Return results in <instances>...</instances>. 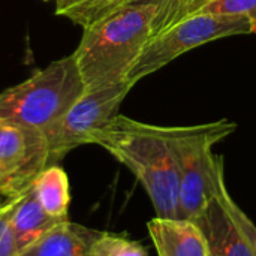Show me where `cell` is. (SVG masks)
Returning <instances> with one entry per match:
<instances>
[{
  "instance_id": "6da1fadb",
  "label": "cell",
  "mask_w": 256,
  "mask_h": 256,
  "mask_svg": "<svg viewBox=\"0 0 256 256\" xmlns=\"http://www.w3.org/2000/svg\"><path fill=\"white\" fill-rule=\"evenodd\" d=\"M92 144L104 147L136 177L158 218H180V183L164 126L117 114L99 129Z\"/></svg>"
},
{
  "instance_id": "7a4b0ae2",
  "label": "cell",
  "mask_w": 256,
  "mask_h": 256,
  "mask_svg": "<svg viewBox=\"0 0 256 256\" xmlns=\"http://www.w3.org/2000/svg\"><path fill=\"white\" fill-rule=\"evenodd\" d=\"M156 6H123L84 28L75 50L86 90L128 81L152 38Z\"/></svg>"
},
{
  "instance_id": "3957f363",
  "label": "cell",
  "mask_w": 256,
  "mask_h": 256,
  "mask_svg": "<svg viewBox=\"0 0 256 256\" xmlns=\"http://www.w3.org/2000/svg\"><path fill=\"white\" fill-rule=\"evenodd\" d=\"M84 92L86 84L72 52L0 93V123L45 135Z\"/></svg>"
},
{
  "instance_id": "277c9868",
  "label": "cell",
  "mask_w": 256,
  "mask_h": 256,
  "mask_svg": "<svg viewBox=\"0 0 256 256\" xmlns=\"http://www.w3.org/2000/svg\"><path fill=\"white\" fill-rule=\"evenodd\" d=\"M236 128V123L225 118L194 126H164L178 174L182 219L194 220L213 198L216 172L224 164L213 147Z\"/></svg>"
},
{
  "instance_id": "5b68a950",
  "label": "cell",
  "mask_w": 256,
  "mask_h": 256,
  "mask_svg": "<svg viewBox=\"0 0 256 256\" xmlns=\"http://www.w3.org/2000/svg\"><path fill=\"white\" fill-rule=\"evenodd\" d=\"M254 33L252 22L240 15L195 14L152 36L128 75L135 86L144 76L166 66L182 54L207 42Z\"/></svg>"
},
{
  "instance_id": "8992f818",
  "label": "cell",
  "mask_w": 256,
  "mask_h": 256,
  "mask_svg": "<svg viewBox=\"0 0 256 256\" xmlns=\"http://www.w3.org/2000/svg\"><path fill=\"white\" fill-rule=\"evenodd\" d=\"M132 87L124 81L86 90L68 112L45 132L48 165H57L70 150L92 144L93 135L118 114V106Z\"/></svg>"
},
{
  "instance_id": "52a82bcc",
  "label": "cell",
  "mask_w": 256,
  "mask_h": 256,
  "mask_svg": "<svg viewBox=\"0 0 256 256\" xmlns=\"http://www.w3.org/2000/svg\"><path fill=\"white\" fill-rule=\"evenodd\" d=\"M48 166V142L42 132L0 123V189L21 196Z\"/></svg>"
},
{
  "instance_id": "ba28073f",
  "label": "cell",
  "mask_w": 256,
  "mask_h": 256,
  "mask_svg": "<svg viewBox=\"0 0 256 256\" xmlns=\"http://www.w3.org/2000/svg\"><path fill=\"white\" fill-rule=\"evenodd\" d=\"M201 228L210 256H255L231 214L213 192V198L194 219Z\"/></svg>"
},
{
  "instance_id": "9c48e42d",
  "label": "cell",
  "mask_w": 256,
  "mask_h": 256,
  "mask_svg": "<svg viewBox=\"0 0 256 256\" xmlns=\"http://www.w3.org/2000/svg\"><path fill=\"white\" fill-rule=\"evenodd\" d=\"M147 230L158 256H210L206 237L194 220L156 216Z\"/></svg>"
},
{
  "instance_id": "30bf717a",
  "label": "cell",
  "mask_w": 256,
  "mask_h": 256,
  "mask_svg": "<svg viewBox=\"0 0 256 256\" xmlns=\"http://www.w3.org/2000/svg\"><path fill=\"white\" fill-rule=\"evenodd\" d=\"M99 232L66 219L18 256H93Z\"/></svg>"
},
{
  "instance_id": "8fae6325",
  "label": "cell",
  "mask_w": 256,
  "mask_h": 256,
  "mask_svg": "<svg viewBox=\"0 0 256 256\" xmlns=\"http://www.w3.org/2000/svg\"><path fill=\"white\" fill-rule=\"evenodd\" d=\"M63 220L66 219L52 218L40 207L30 186L15 202L10 213V228L15 237L18 255Z\"/></svg>"
},
{
  "instance_id": "7c38bea8",
  "label": "cell",
  "mask_w": 256,
  "mask_h": 256,
  "mask_svg": "<svg viewBox=\"0 0 256 256\" xmlns=\"http://www.w3.org/2000/svg\"><path fill=\"white\" fill-rule=\"evenodd\" d=\"M32 190L40 207L50 216L58 219H69V180L63 168H60L58 165H48L46 168H44L34 178Z\"/></svg>"
},
{
  "instance_id": "4fadbf2b",
  "label": "cell",
  "mask_w": 256,
  "mask_h": 256,
  "mask_svg": "<svg viewBox=\"0 0 256 256\" xmlns=\"http://www.w3.org/2000/svg\"><path fill=\"white\" fill-rule=\"evenodd\" d=\"M166 2L168 0H90L80 3H57V15L66 16L86 28L123 6L150 4L159 8Z\"/></svg>"
},
{
  "instance_id": "5bb4252c",
  "label": "cell",
  "mask_w": 256,
  "mask_h": 256,
  "mask_svg": "<svg viewBox=\"0 0 256 256\" xmlns=\"http://www.w3.org/2000/svg\"><path fill=\"white\" fill-rule=\"evenodd\" d=\"M214 0H168L162 6L156 8V15L153 20L152 36L165 30L166 27L190 16L200 14L206 6Z\"/></svg>"
},
{
  "instance_id": "9a60e30c",
  "label": "cell",
  "mask_w": 256,
  "mask_h": 256,
  "mask_svg": "<svg viewBox=\"0 0 256 256\" xmlns=\"http://www.w3.org/2000/svg\"><path fill=\"white\" fill-rule=\"evenodd\" d=\"M214 194L218 195V198L222 201V204L225 206V208L231 214L232 220L236 222V225L238 226V230L242 231V234L248 240L249 246L252 248V250H254V254L256 256V225L252 222V219L244 213V210H242V207L234 201V198L230 195V192L226 189V184H225L224 164L219 166V170L216 172V178H214Z\"/></svg>"
},
{
  "instance_id": "2e32d148",
  "label": "cell",
  "mask_w": 256,
  "mask_h": 256,
  "mask_svg": "<svg viewBox=\"0 0 256 256\" xmlns=\"http://www.w3.org/2000/svg\"><path fill=\"white\" fill-rule=\"evenodd\" d=\"M93 256H147V249L126 236L100 231L93 244Z\"/></svg>"
},
{
  "instance_id": "e0dca14e",
  "label": "cell",
  "mask_w": 256,
  "mask_h": 256,
  "mask_svg": "<svg viewBox=\"0 0 256 256\" xmlns=\"http://www.w3.org/2000/svg\"><path fill=\"white\" fill-rule=\"evenodd\" d=\"M200 14H222L246 16L256 33V0H214Z\"/></svg>"
},
{
  "instance_id": "ac0fdd59",
  "label": "cell",
  "mask_w": 256,
  "mask_h": 256,
  "mask_svg": "<svg viewBox=\"0 0 256 256\" xmlns=\"http://www.w3.org/2000/svg\"><path fill=\"white\" fill-rule=\"evenodd\" d=\"M18 200H15L10 206H8L0 213V256H18L15 237H14V232H12V228H10V213H12V208H14V206H15V202Z\"/></svg>"
},
{
  "instance_id": "d6986e66",
  "label": "cell",
  "mask_w": 256,
  "mask_h": 256,
  "mask_svg": "<svg viewBox=\"0 0 256 256\" xmlns=\"http://www.w3.org/2000/svg\"><path fill=\"white\" fill-rule=\"evenodd\" d=\"M20 196H12V195H9V194H6L4 190H2L0 189V213L8 207V206H10L15 200H18Z\"/></svg>"
},
{
  "instance_id": "ffe728a7",
  "label": "cell",
  "mask_w": 256,
  "mask_h": 256,
  "mask_svg": "<svg viewBox=\"0 0 256 256\" xmlns=\"http://www.w3.org/2000/svg\"><path fill=\"white\" fill-rule=\"evenodd\" d=\"M80 2H90V0H58L57 3H80Z\"/></svg>"
},
{
  "instance_id": "44dd1931",
  "label": "cell",
  "mask_w": 256,
  "mask_h": 256,
  "mask_svg": "<svg viewBox=\"0 0 256 256\" xmlns=\"http://www.w3.org/2000/svg\"><path fill=\"white\" fill-rule=\"evenodd\" d=\"M57 2H58V0H57Z\"/></svg>"
}]
</instances>
